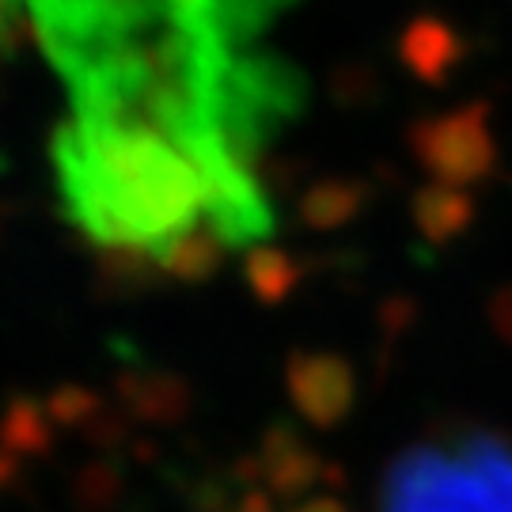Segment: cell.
Instances as JSON below:
<instances>
[{
  "mask_svg": "<svg viewBox=\"0 0 512 512\" xmlns=\"http://www.w3.org/2000/svg\"><path fill=\"white\" fill-rule=\"evenodd\" d=\"M243 277H247L251 293H255L262 304H277V300L289 296L300 270H296L293 258L274 251V247H251L247 258H243Z\"/></svg>",
  "mask_w": 512,
  "mask_h": 512,
  "instance_id": "cell-8",
  "label": "cell"
},
{
  "mask_svg": "<svg viewBox=\"0 0 512 512\" xmlns=\"http://www.w3.org/2000/svg\"><path fill=\"white\" fill-rule=\"evenodd\" d=\"M224 255H228V239L205 220V224H194L190 232L171 239L156 255V262L175 281H209L224 266Z\"/></svg>",
  "mask_w": 512,
  "mask_h": 512,
  "instance_id": "cell-5",
  "label": "cell"
},
{
  "mask_svg": "<svg viewBox=\"0 0 512 512\" xmlns=\"http://www.w3.org/2000/svg\"><path fill=\"white\" fill-rule=\"evenodd\" d=\"M384 512H512V444L456 433L410 448L384 478Z\"/></svg>",
  "mask_w": 512,
  "mask_h": 512,
  "instance_id": "cell-1",
  "label": "cell"
},
{
  "mask_svg": "<svg viewBox=\"0 0 512 512\" xmlns=\"http://www.w3.org/2000/svg\"><path fill=\"white\" fill-rule=\"evenodd\" d=\"M114 391L129 418L145 425H175L190 414V387L175 372H122Z\"/></svg>",
  "mask_w": 512,
  "mask_h": 512,
  "instance_id": "cell-4",
  "label": "cell"
},
{
  "mask_svg": "<svg viewBox=\"0 0 512 512\" xmlns=\"http://www.w3.org/2000/svg\"><path fill=\"white\" fill-rule=\"evenodd\" d=\"M57 437V425L50 418L46 403H38L35 395H12L0 410V440L23 456H50Z\"/></svg>",
  "mask_w": 512,
  "mask_h": 512,
  "instance_id": "cell-6",
  "label": "cell"
},
{
  "mask_svg": "<svg viewBox=\"0 0 512 512\" xmlns=\"http://www.w3.org/2000/svg\"><path fill=\"white\" fill-rule=\"evenodd\" d=\"M467 42L444 16H414L399 35V61L414 80L440 88L463 65Z\"/></svg>",
  "mask_w": 512,
  "mask_h": 512,
  "instance_id": "cell-3",
  "label": "cell"
},
{
  "mask_svg": "<svg viewBox=\"0 0 512 512\" xmlns=\"http://www.w3.org/2000/svg\"><path fill=\"white\" fill-rule=\"evenodd\" d=\"M46 410H50V418H54L57 429H88V425L99 418L103 399L95 395L92 387L73 384V380H69V384H61L50 391Z\"/></svg>",
  "mask_w": 512,
  "mask_h": 512,
  "instance_id": "cell-9",
  "label": "cell"
},
{
  "mask_svg": "<svg viewBox=\"0 0 512 512\" xmlns=\"http://www.w3.org/2000/svg\"><path fill=\"white\" fill-rule=\"evenodd\" d=\"M16 475H19V456L4 444V440H0V490H4V486H12Z\"/></svg>",
  "mask_w": 512,
  "mask_h": 512,
  "instance_id": "cell-13",
  "label": "cell"
},
{
  "mask_svg": "<svg viewBox=\"0 0 512 512\" xmlns=\"http://www.w3.org/2000/svg\"><path fill=\"white\" fill-rule=\"evenodd\" d=\"M0 23H4V0H0Z\"/></svg>",
  "mask_w": 512,
  "mask_h": 512,
  "instance_id": "cell-14",
  "label": "cell"
},
{
  "mask_svg": "<svg viewBox=\"0 0 512 512\" xmlns=\"http://www.w3.org/2000/svg\"><path fill=\"white\" fill-rule=\"evenodd\" d=\"M118 494H122V475L107 463H88L76 478V497L88 512L110 509L118 501Z\"/></svg>",
  "mask_w": 512,
  "mask_h": 512,
  "instance_id": "cell-11",
  "label": "cell"
},
{
  "mask_svg": "<svg viewBox=\"0 0 512 512\" xmlns=\"http://www.w3.org/2000/svg\"><path fill=\"white\" fill-rule=\"evenodd\" d=\"M365 198V186L353 183V179H327V183H315L300 202V217L308 220L311 228H338L346 224L357 205Z\"/></svg>",
  "mask_w": 512,
  "mask_h": 512,
  "instance_id": "cell-7",
  "label": "cell"
},
{
  "mask_svg": "<svg viewBox=\"0 0 512 512\" xmlns=\"http://www.w3.org/2000/svg\"><path fill=\"white\" fill-rule=\"evenodd\" d=\"M471 217V202L463 194H452V190H425L418 198V220L425 224V232H437V236H448L463 228V220Z\"/></svg>",
  "mask_w": 512,
  "mask_h": 512,
  "instance_id": "cell-10",
  "label": "cell"
},
{
  "mask_svg": "<svg viewBox=\"0 0 512 512\" xmlns=\"http://www.w3.org/2000/svg\"><path fill=\"white\" fill-rule=\"evenodd\" d=\"M410 152L448 183H471L494 167L497 145L490 133V103H467L448 114H429L410 126Z\"/></svg>",
  "mask_w": 512,
  "mask_h": 512,
  "instance_id": "cell-2",
  "label": "cell"
},
{
  "mask_svg": "<svg viewBox=\"0 0 512 512\" xmlns=\"http://www.w3.org/2000/svg\"><path fill=\"white\" fill-rule=\"evenodd\" d=\"M372 95H376V73H372V69L353 65V69L334 73V99H338V103H346V107H365Z\"/></svg>",
  "mask_w": 512,
  "mask_h": 512,
  "instance_id": "cell-12",
  "label": "cell"
}]
</instances>
